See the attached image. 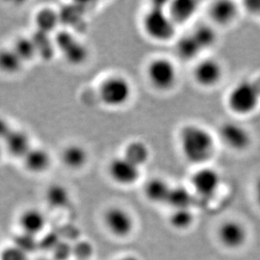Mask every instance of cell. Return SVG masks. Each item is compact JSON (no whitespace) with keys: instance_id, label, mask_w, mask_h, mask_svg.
<instances>
[{"instance_id":"obj_32","label":"cell","mask_w":260,"mask_h":260,"mask_svg":"<svg viewBox=\"0 0 260 260\" xmlns=\"http://www.w3.org/2000/svg\"><path fill=\"white\" fill-rule=\"evenodd\" d=\"M14 127L4 117L0 116V143L2 144L13 131Z\"/></svg>"},{"instance_id":"obj_16","label":"cell","mask_w":260,"mask_h":260,"mask_svg":"<svg viewBox=\"0 0 260 260\" xmlns=\"http://www.w3.org/2000/svg\"><path fill=\"white\" fill-rule=\"evenodd\" d=\"M26 171L32 174H43L51 166V155L44 148H31L27 154L22 158Z\"/></svg>"},{"instance_id":"obj_1","label":"cell","mask_w":260,"mask_h":260,"mask_svg":"<svg viewBox=\"0 0 260 260\" xmlns=\"http://www.w3.org/2000/svg\"><path fill=\"white\" fill-rule=\"evenodd\" d=\"M178 144L186 160L195 165H207L215 155L216 142L212 133L197 123H188L180 128Z\"/></svg>"},{"instance_id":"obj_2","label":"cell","mask_w":260,"mask_h":260,"mask_svg":"<svg viewBox=\"0 0 260 260\" xmlns=\"http://www.w3.org/2000/svg\"><path fill=\"white\" fill-rule=\"evenodd\" d=\"M142 26L147 36L156 42L165 43L176 36L177 24L168 14L166 5L156 3L145 14Z\"/></svg>"},{"instance_id":"obj_24","label":"cell","mask_w":260,"mask_h":260,"mask_svg":"<svg viewBox=\"0 0 260 260\" xmlns=\"http://www.w3.org/2000/svg\"><path fill=\"white\" fill-rule=\"evenodd\" d=\"M37 50V56L45 60H49L54 54L56 46L54 39L50 37V34L36 30L31 36Z\"/></svg>"},{"instance_id":"obj_28","label":"cell","mask_w":260,"mask_h":260,"mask_svg":"<svg viewBox=\"0 0 260 260\" xmlns=\"http://www.w3.org/2000/svg\"><path fill=\"white\" fill-rule=\"evenodd\" d=\"M194 214L191 208L175 209L170 215L169 222L171 226L177 231H185L194 223Z\"/></svg>"},{"instance_id":"obj_10","label":"cell","mask_w":260,"mask_h":260,"mask_svg":"<svg viewBox=\"0 0 260 260\" xmlns=\"http://www.w3.org/2000/svg\"><path fill=\"white\" fill-rule=\"evenodd\" d=\"M217 236L223 248L234 251L245 246L249 233L243 223L235 220H228L219 225Z\"/></svg>"},{"instance_id":"obj_4","label":"cell","mask_w":260,"mask_h":260,"mask_svg":"<svg viewBox=\"0 0 260 260\" xmlns=\"http://www.w3.org/2000/svg\"><path fill=\"white\" fill-rule=\"evenodd\" d=\"M132 93V85L123 75H110L103 79L99 87L101 102L110 108H120L127 104Z\"/></svg>"},{"instance_id":"obj_12","label":"cell","mask_w":260,"mask_h":260,"mask_svg":"<svg viewBox=\"0 0 260 260\" xmlns=\"http://www.w3.org/2000/svg\"><path fill=\"white\" fill-rule=\"evenodd\" d=\"M223 67L214 58H205L196 64L193 77L196 83L203 88H213L223 78Z\"/></svg>"},{"instance_id":"obj_23","label":"cell","mask_w":260,"mask_h":260,"mask_svg":"<svg viewBox=\"0 0 260 260\" xmlns=\"http://www.w3.org/2000/svg\"><path fill=\"white\" fill-rule=\"evenodd\" d=\"M193 200V194L185 186H172L170 195L168 198L167 205H170L174 210L191 208Z\"/></svg>"},{"instance_id":"obj_13","label":"cell","mask_w":260,"mask_h":260,"mask_svg":"<svg viewBox=\"0 0 260 260\" xmlns=\"http://www.w3.org/2000/svg\"><path fill=\"white\" fill-rule=\"evenodd\" d=\"M238 12L239 8L237 4L229 0L215 1L211 3L208 10L211 20L221 26H226L233 23L238 16Z\"/></svg>"},{"instance_id":"obj_31","label":"cell","mask_w":260,"mask_h":260,"mask_svg":"<svg viewBox=\"0 0 260 260\" xmlns=\"http://www.w3.org/2000/svg\"><path fill=\"white\" fill-rule=\"evenodd\" d=\"M27 253L12 245L0 252V260H28Z\"/></svg>"},{"instance_id":"obj_11","label":"cell","mask_w":260,"mask_h":260,"mask_svg":"<svg viewBox=\"0 0 260 260\" xmlns=\"http://www.w3.org/2000/svg\"><path fill=\"white\" fill-rule=\"evenodd\" d=\"M219 136L223 144L235 151H244L250 148L251 133L246 127L235 121H225L220 125Z\"/></svg>"},{"instance_id":"obj_30","label":"cell","mask_w":260,"mask_h":260,"mask_svg":"<svg viewBox=\"0 0 260 260\" xmlns=\"http://www.w3.org/2000/svg\"><path fill=\"white\" fill-rule=\"evenodd\" d=\"M14 246H16L17 248H19V250L24 251L25 253H27L28 255L35 251V250L39 247V243L36 240V236L28 234V233H22L20 232L15 239H14Z\"/></svg>"},{"instance_id":"obj_15","label":"cell","mask_w":260,"mask_h":260,"mask_svg":"<svg viewBox=\"0 0 260 260\" xmlns=\"http://www.w3.org/2000/svg\"><path fill=\"white\" fill-rule=\"evenodd\" d=\"M47 224V218L38 208H27L19 217V225L22 233L34 236L42 233Z\"/></svg>"},{"instance_id":"obj_33","label":"cell","mask_w":260,"mask_h":260,"mask_svg":"<svg viewBox=\"0 0 260 260\" xmlns=\"http://www.w3.org/2000/svg\"><path fill=\"white\" fill-rule=\"evenodd\" d=\"M254 197H255L256 204L260 207V177L256 179L254 184Z\"/></svg>"},{"instance_id":"obj_36","label":"cell","mask_w":260,"mask_h":260,"mask_svg":"<svg viewBox=\"0 0 260 260\" xmlns=\"http://www.w3.org/2000/svg\"><path fill=\"white\" fill-rule=\"evenodd\" d=\"M75 260H76V259H75Z\"/></svg>"},{"instance_id":"obj_19","label":"cell","mask_w":260,"mask_h":260,"mask_svg":"<svg viewBox=\"0 0 260 260\" xmlns=\"http://www.w3.org/2000/svg\"><path fill=\"white\" fill-rule=\"evenodd\" d=\"M172 186L161 177H153L144 186V194L147 200L156 205L167 204Z\"/></svg>"},{"instance_id":"obj_25","label":"cell","mask_w":260,"mask_h":260,"mask_svg":"<svg viewBox=\"0 0 260 260\" xmlns=\"http://www.w3.org/2000/svg\"><path fill=\"white\" fill-rule=\"evenodd\" d=\"M23 64L24 62L13 49V47L0 49V71L1 72L8 75H15L22 69Z\"/></svg>"},{"instance_id":"obj_26","label":"cell","mask_w":260,"mask_h":260,"mask_svg":"<svg viewBox=\"0 0 260 260\" xmlns=\"http://www.w3.org/2000/svg\"><path fill=\"white\" fill-rule=\"evenodd\" d=\"M60 21V16L54 10L44 8L40 10L36 15L35 22L37 24V30L50 34L55 30Z\"/></svg>"},{"instance_id":"obj_14","label":"cell","mask_w":260,"mask_h":260,"mask_svg":"<svg viewBox=\"0 0 260 260\" xmlns=\"http://www.w3.org/2000/svg\"><path fill=\"white\" fill-rule=\"evenodd\" d=\"M5 149L13 157L22 158L32 148L31 140L24 130L14 128L9 136L2 143Z\"/></svg>"},{"instance_id":"obj_21","label":"cell","mask_w":260,"mask_h":260,"mask_svg":"<svg viewBox=\"0 0 260 260\" xmlns=\"http://www.w3.org/2000/svg\"><path fill=\"white\" fill-rule=\"evenodd\" d=\"M45 197L47 205L53 209L66 208L71 203V194L68 188L60 183L48 186Z\"/></svg>"},{"instance_id":"obj_9","label":"cell","mask_w":260,"mask_h":260,"mask_svg":"<svg viewBox=\"0 0 260 260\" xmlns=\"http://www.w3.org/2000/svg\"><path fill=\"white\" fill-rule=\"evenodd\" d=\"M142 168L123 155L112 159L108 165V174L112 180L121 186H131L139 181Z\"/></svg>"},{"instance_id":"obj_3","label":"cell","mask_w":260,"mask_h":260,"mask_svg":"<svg viewBox=\"0 0 260 260\" xmlns=\"http://www.w3.org/2000/svg\"><path fill=\"white\" fill-rule=\"evenodd\" d=\"M259 103V86L251 80H242L234 85L226 99L230 110L241 116L255 111Z\"/></svg>"},{"instance_id":"obj_27","label":"cell","mask_w":260,"mask_h":260,"mask_svg":"<svg viewBox=\"0 0 260 260\" xmlns=\"http://www.w3.org/2000/svg\"><path fill=\"white\" fill-rule=\"evenodd\" d=\"M195 38L202 50L208 49L213 47L217 42V33L214 28L209 24H200L191 33Z\"/></svg>"},{"instance_id":"obj_7","label":"cell","mask_w":260,"mask_h":260,"mask_svg":"<svg viewBox=\"0 0 260 260\" xmlns=\"http://www.w3.org/2000/svg\"><path fill=\"white\" fill-rule=\"evenodd\" d=\"M103 223L107 231L117 238H126L135 229V220L129 211L121 206H111L105 210Z\"/></svg>"},{"instance_id":"obj_8","label":"cell","mask_w":260,"mask_h":260,"mask_svg":"<svg viewBox=\"0 0 260 260\" xmlns=\"http://www.w3.org/2000/svg\"><path fill=\"white\" fill-rule=\"evenodd\" d=\"M56 48L72 65H81L89 55L88 48L70 31H60L54 38Z\"/></svg>"},{"instance_id":"obj_20","label":"cell","mask_w":260,"mask_h":260,"mask_svg":"<svg viewBox=\"0 0 260 260\" xmlns=\"http://www.w3.org/2000/svg\"><path fill=\"white\" fill-rule=\"evenodd\" d=\"M122 155L142 168L148 163L150 158V149L145 142L134 140L126 145Z\"/></svg>"},{"instance_id":"obj_35","label":"cell","mask_w":260,"mask_h":260,"mask_svg":"<svg viewBox=\"0 0 260 260\" xmlns=\"http://www.w3.org/2000/svg\"><path fill=\"white\" fill-rule=\"evenodd\" d=\"M2 150H3V149H2V144L0 143V157H1V154H2Z\"/></svg>"},{"instance_id":"obj_5","label":"cell","mask_w":260,"mask_h":260,"mask_svg":"<svg viewBox=\"0 0 260 260\" xmlns=\"http://www.w3.org/2000/svg\"><path fill=\"white\" fill-rule=\"evenodd\" d=\"M146 74L150 85L160 92H168L177 84V67L166 57H156L149 61Z\"/></svg>"},{"instance_id":"obj_6","label":"cell","mask_w":260,"mask_h":260,"mask_svg":"<svg viewBox=\"0 0 260 260\" xmlns=\"http://www.w3.org/2000/svg\"><path fill=\"white\" fill-rule=\"evenodd\" d=\"M222 177L215 168L207 165L196 170L191 177V186L195 193L204 200L212 199L221 187Z\"/></svg>"},{"instance_id":"obj_18","label":"cell","mask_w":260,"mask_h":260,"mask_svg":"<svg viewBox=\"0 0 260 260\" xmlns=\"http://www.w3.org/2000/svg\"><path fill=\"white\" fill-rule=\"evenodd\" d=\"M61 159L66 167L76 171L86 166L89 161V153L83 146L79 144H71L62 150Z\"/></svg>"},{"instance_id":"obj_29","label":"cell","mask_w":260,"mask_h":260,"mask_svg":"<svg viewBox=\"0 0 260 260\" xmlns=\"http://www.w3.org/2000/svg\"><path fill=\"white\" fill-rule=\"evenodd\" d=\"M13 49L17 52V54L24 63L37 56V50L31 37H19L15 42Z\"/></svg>"},{"instance_id":"obj_22","label":"cell","mask_w":260,"mask_h":260,"mask_svg":"<svg viewBox=\"0 0 260 260\" xmlns=\"http://www.w3.org/2000/svg\"><path fill=\"white\" fill-rule=\"evenodd\" d=\"M176 51L180 59L191 61L196 59L203 51L192 34L184 35L179 38L176 44Z\"/></svg>"},{"instance_id":"obj_17","label":"cell","mask_w":260,"mask_h":260,"mask_svg":"<svg viewBox=\"0 0 260 260\" xmlns=\"http://www.w3.org/2000/svg\"><path fill=\"white\" fill-rule=\"evenodd\" d=\"M199 3L195 0H176L169 4L168 14L177 25L184 24L195 16Z\"/></svg>"},{"instance_id":"obj_34","label":"cell","mask_w":260,"mask_h":260,"mask_svg":"<svg viewBox=\"0 0 260 260\" xmlns=\"http://www.w3.org/2000/svg\"><path fill=\"white\" fill-rule=\"evenodd\" d=\"M115 260H140V258L134 254H124L122 256H119Z\"/></svg>"}]
</instances>
